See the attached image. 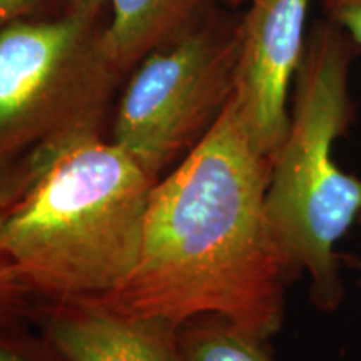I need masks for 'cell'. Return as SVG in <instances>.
<instances>
[{
    "mask_svg": "<svg viewBox=\"0 0 361 361\" xmlns=\"http://www.w3.org/2000/svg\"><path fill=\"white\" fill-rule=\"evenodd\" d=\"M111 20L102 30V47L119 72L196 27L207 0H107Z\"/></svg>",
    "mask_w": 361,
    "mask_h": 361,
    "instance_id": "8",
    "label": "cell"
},
{
    "mask_svg": "<svg viewBox=\"0 0 361 361\" xmlns=\"http://www.w3.org/2000/svg\"><path fill=\"white\" fill-rule=\"evenodd\" d=\"M4 211L0 209V228H2ZM35 301L29 295L24 284L17 278L11 261L0 247V324H29L34 322Z\"/></svg>",
    "mask_w": 361,
    "mask_h": 361,
    "instance_id": "10",
    "label": "cell"
},
{
    "mask_svg": "<svg viewBox=\"0 0 361 361\" xmlns=\"http://www.w3.org/2000/svg\"><path fill=\"white\" fill-rule=\"evenodd\" d=\"M121 74L90 17L71 12L0 30V209L24 197L67 149L102 135Z\"/></svg>",
    "mask_w": 361,
    "mask_h": 361,
    "instance_id": "4",
    "label": "cell"
},
{
    "mask_svg": "<svg viewBox=\"0 0 361 361\" xmlns=\"http://www.w3.org/2000/svg\"><path fill=\"white\" fill-rule=\"evenodd\" d=\"M358 223L361 224V214H360V218H358Z\"/></svg>",
    "mask_w": 361,
    "mask_h": 361,
    "instance_id": "16",
    "label": "cell"
},
{
    "mask_svg": "<svg viewBox=\"0 0 361 361\" xmlns=\"http://www.w3.org/2000/svg\"><path fill=\"white\" fill-rule=\"evenodd\" d=\"M238 24L189 30L139 62L117 104L111 141L154 183L209 133L234 89Z\"/></svg>",
    "mask_w": 361,
    "mask_h": 361,
    "instance_id": "5",
    "label": "cell"
},
{
    "mask_svg": "<svg viewBox=\"0 0 361 361\" xmlns=\"http://www.w3.org/2000/svg\"><path fill=\"white\" fill-rule=\"evenodd\" d=\"M361 47L329 19L310 30L293 84L286 137L273 159L266 213L290 283L310 276L323 313L345 300L338 241L358 223L361 178L335 161V144L355 121L350 74Z\"/></svg>",
    "mask_w": 361,
    "mask_h": 361,
    "instance_id": "3",
    "label": "cell"
},
{
    "mask_svg": "<svg viewBox=\"0 0 361 361\" xmlns=\"http://www.w3.org/2000/svg\"><path fill=\"white\" fill-rule=\"evenodd\" d=\"M266 343L218 314H202L179 326L183 361H274Z\"/></svg>",
    "mask_w": 361,
    "mask_h": 361,
    "instance_id": "9",
    "label": "cell"
},
{
    "mask_svg": "<svg viewBox=\"0 0 361 361\" xmlns=\"http://www.w3.org/2000/svg\"><path fill=\"white\" fill-rule=\"evenodd\" d=\"M224 2L231 7H239V6H243L245 2H247V0H224Z\"/></svg>",
    "mask_w": 361,
    "mask_h": 361,
    "instance_id": "15",
    "label": "cell"
},
{
    "mask_svg": "<svg viewBox=\"0 0 361 361\" xmlns=\"http://www.w3.org/2000/svg\"><path fill=\"white\" fill-rule=\"evenodd\" d=\"M326 19L341 25L361 47V0H323Z\"/></svg>",
    "mask_w": 361,
    "mask_h": 361,
    "instance_id": "12",
    "label": "cell"
},
{
    "mask_svg": "<svg viewBox=\"0 0 361 361\" xmlns=\"http://www.w3.org/2000/svg\"><path fill=\"white\" fill-rule=\"evenodd\" d=\"M104 2H107V0H71L72 13L94 19Z\"/></svg>",
    "mask_w": 361,
    "mask_h": 361,
    "instance_id": "14",
    "label": "cell"
},
{
    "mask_svg": "<svg viewBox=\"0 0 361 361\" xmlns=\"http://www.w3.org/2000/svg\"><path fill=\"white\" fill-rule=\"evenodd\" d=\"M154 180L102 135L67 149L4 211L0 247L34 301L106 295L141 250Z\"/></svg>",
    "mask_w": 361,
    "mask_h": 361,
    "instance_id": "2",
    "label": "cell"
},
{
    "mask_svg": "<svg viewBox=\"0 0 361 361\" xmlns=\"http://www.w3.org/2000/svg\"><path fill=\"white\" fill-rule=\"evenodd\" d=\"M271 169L229 99L204 139L152 188L134 268L85 301L176 328L218 314L268 341L283 326L291 284L266 213Z\"/></svg>",
    "mask_w": 361,
    "mask_h": 361,
    "instance_id": "1",
    "label": "cell"
},
{
    "mask_svg": "<svg viewBox=\"0 0 361 361\" xmlns=\"http://www.w3.org/2000/svg\"><path fill=\"white\" fill-rule=\"evenodd\" d=\"M40 0H0V30L32 12Z\"/></svg>",
    "mask_w": 361,
    "mask_h": 361,
    "instance_id": "13",
    "label": "cell"
},
{
    "mask_svg": "<svg viewBox=\"0 0 361 361\" xmlns=\"http://www.w3.org/2000/svg\"><path fill=\"white\" fill-rule=\"evenodd\" d=\"M311 0H250L238 24L231 101L259 151L274 159L290 126V94L306 49Z\"/></svg>",
    "mask_w": 361,
    "mask_h": 361,
    "instance_id": "6",
    "label": "cell"
},
{
    "mask_svg": "<svg viewBox=\"0 0 361 361\" xmlns=\"http://www.w3.org/2000/svg\"><path fill=\"white\" fill-rule=\"evenodd\" d=\"M0 361H67L42 333L29 324H0Z\"/></svg>",
    "mask_w": 361,
    "mask_h": 361,
    "instance_id": "11",
    "label": "cell"
},
{
    "mask_svg": "<svg viewBox=\"0 0 361 361\" xmlns=\"http://www.w3.org/2000/svg\"><path fill=\"white\" fill-rule=\"evenodd\" d=\"M32 323L67 361H183L179 328L85 300L37 301Z\"/></svg>",
    "mask_w": 361,
    "mask_h": 361,
    "instance_id": "7",
    "label": "cell"
}]
</instances>
